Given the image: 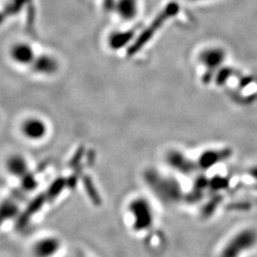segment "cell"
I'll return each instance as SVG.
<instances>
[{"label": "cell", "mask_w": 257, "mask_h": 257, "mask_svg": "<svg viewBox=\"0 0 257 257\" xmlns=\"http://www.w3.org/2000/svg\"><path fill=\"white\" fill-rule=\"evenodd\" d=\"M179 10H180V7L176 2L168 3L165 7L160 11V13L156 16V19L152 21L150 26H148L136 38V40L128 48L127 55L133 56V55H137L138 53H139L144 47L147 45L149 41L155 37L156 32H158L169 19L175 18V16L179 13Z\"/></svg>", "instance_id": "obj_1"}, {"label": "cell", "mask_w": 257, "mask_h": 257, "mask_svg": "<svg viewBox=\"0 0 257 257\" xmlns=\"http://www.w3.org/2000/svg\"><path fill=\"white\" fill-rule=\"evenodd\" d=\"M128 212L133 219V228L136 231L150 230L155 222V212L147 198L139 196L128 204Z\"/></svg>", "instance_id": "obj_2"}, {"label": "cell", "mask_w": 257, "mask_h": 257, "mask_svg": "<svg viewBox=\"0 0 257 257\" xmlns=\"http://www.w3.org/2000/svg\"><path fill=\"white\" fill-rule=\"evenodd\" d=\"M257 244V231L253 229L240 230L223 247L219 257H240Z\"/></svg>", "instance_id": "obj_3"}, {"label": "cell", "mask_w": 257, "mask_h": 257, "mask_svg": "<svg viewBox=\"0 0 257 257\" xmlns=\"http://www.w3.org/2000/svg\"><path fill=\"white\" fill-rule=\"evenodd\" d=\"M148 184L163 200L173 201L180 196V186L171 178L162 177L157 173H148Z\"/></svg>", "instance_id": "obj_4"}, {"label": "cell", "mask_w": 257, "mask_h": 257, "mask_svg": "<svg viewBox=\"0 0 257 257\" xmlns=\"http://www.w3.org/2000/svg\"><path fill=\"white\" fill-rule=\"evenodd\" d=\"M46 122L39 117H28L21 123L20 132L24 138L30 141H40L48 135Z\"/></svg>", "instance_id": "obj_5"}, {"label": "cell", "mask_w": 257, "mask_h": 257, "mask_svg": "<svg viewBox=\"0 0 257 257\" xmlns=\"http://www.w3.org/2000/svg\"><path fill=\"white\" fill-rule=\"evenodd\" d=\"M61 248L60 239L54 235H48L37 239L32 245L33 257H55Z\"/></svg>", "instance_id": "obj_6"}, {"label": "cell", "mask_w": 257, "mask_h": 257, "mask_svg": "<svg viewBox=\"0 0 257 257\" xmlns=\"http://www.w3.org/2000/svg\"><path fill=\"white\" fill-rule=\"evenodd\" d=\"M4 166L7 174L18 180L31 172L27 158L21 154H12L6 158Z\"/></svg>", "instance_id": "obj_7"}, {"label": "cell", "mask_w": 257, "mask_h": 257, "mask_svg": "<svg viewBox=\"0 0 257 257\" xmlns=\"http://www.w3.org/2000/svg\"><path fill=\"white\" fill-rule=\"evenodd\" d=\"M226 59V52L218 47L205 49L199 55V60L209 70H214L223 64Z\"/></svg>", "instance_id": "obj_8"}, {"label": "cell", "mask_w": 257, "mask_h": 257, "mask_svg": "<svg viewBox=\"0 0 257 257\" xmlns=\"http://www.w3.org/2000/svg\"><path fill=\"white\" fill-rule=\"evenodd\" d=\"M11 58L19 65H31L37 56L33 47L25 42H19L11 48Z\"/></svg>", "instance_id": "obj_9"}, {"label": "cell", "mask_w": 257, "mask_h": 257, "mask_svg": "<svg viewBox=\"0 0 257 257\" xmlns=\"http://www.w3.org/2000/svg\"><path fill=\"white\" fill-rule=\"evenodd\" d=\"M30 66L33 72L42 75H52L58 70L57 60L48 55H37Z\"/></svg>", "instance_id": "obj_10"}, {"label": "cell", "mask_w": 257, "mask_h": 257, "mask_svg": "<svg viewBox=\"0 0 257 257\" xmlns=\"http://www.w3.org/2000/svg\"><path fill=\"white\" fill-rule=\"evenodd\" d=\"M230 156L229 150H208L199 157L197 165L203 170H209Z\"/></svg>", "instance_id": "obj_11"}, {"label": "cell", "mask_w": 257, "mask_h": 257, "mask_svg": "<svg viewBox=\"0 0 257 257\" xmlns=\"http://www.w3.org/2000/svg\"><path fill=\"white\" fill-rule=\"evenodd\" d=\"M167 162L172 168L185 175L193 173L195 166L187 156L178 151H171L167 155Z\"/></svg>", "instance_id": "obj_12"}, {"label": "cell", "mask_w": 257, "mask_h": 257, "mask_svg": "<svg viewBox=\"0 0 257 257\" xmlns=\"http://www.w3.org/2000/svg\"><path fill=\"white\" fill-rule=\"evenodd\" d=\"M114 8L123 20H132L138 15V0H117Z\"/></svg>", "instance_id": "obj_13"}, {"label": "cell", "mask_w": 257, "mask_h": 257, "mask_svg": "<svg viewBox=\"0 0 257 257\" xmlns=\"http://www.w3.org/2000/svg\"><path fill=\"white\" fill-rule=\"evenodd\" d=\"M18 215L19 216V206L17 201L6 199L0 202V227Z\"/></svg>", "instance_id": "obj_14"}, {"label": "cell", "mask_w": 257, "mask_h": 257, "mask_svg": "<svg viewBox=\"0 0 257 257\" xmlns=\"http://www.w3.org/2000/svg\"><path fill=\"white\" fill-rule=\"evenodd\" d=\"M135 34L136 30L113 33L109 37V45L112 50H119L126 46L130 41L134 39Z\"/></svg>", "instance_id": "obj_15"}, {"label": "cell", "mask_w": 257, "mask_h": 257, "mask_svg": "<svg viewBox=\"0 0 257 257\" xmlns=\"http://www.w3.org/2000/svg\"><path fill=\"white\" fill-rule=\"evenodd\" d=\"M20 186L23 190H25L26 192H31L34 189H36L37 186V179L34 175L31 174V172L25 175L23 178H21L19 180Z\"/></svg>", "instance_id": "obj_16"}, {"label": "cell", "mask_w": 257, "mask_h": 257, "mask_svg": "<svg viewBox=\"0 0 257 257\" xmlns=\"http://www.w3.org/2000/svg\"><path fill=\"white\" fill-rule=\"evenodd\" d=\"M115 6L114 0H104V7L106 10L113 9Z\"/></svg>", "instance_id": "obj_17"}, {"label": "cell", "mask_w": 257, "mask_h": 257, "mask_svg": "<svg viewBox=\"0 0 257 257\" xmlns=\"http://www.w3.org/2000/svg\"><path fill=\"white\" fill-rule=\"evenodd\" d=\"M190 1H201V0H190Z\"/></svg>", "instance_id": "obj_18"}]
</instances>
